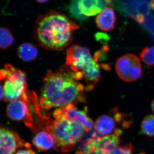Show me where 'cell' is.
<instances>
[{"label": "cell", "mask_w": 154, "mask_h": 154, "mask_svg": "<svg viewBox=\"0 0 154 154\" xmlns=\"http://www.w3.org/2000/svg\"><path fill=\"white\" fill-rule=\"evenodd\" d=\"M141 133L149 137H154V115L145 117L141 125Z\"/></svg>", "instance_id": "cell-18"}, {"label": "cell", "mask_w": 154, "mask_h": 154, "mask_svg": "<svg viewBox=\"0 0 154 154\" xmlns=\"http://www.w3.org/2000/svg\"><path fill=\"white\" fill-rule=\"evenodd\" d=\"M102 136L96 131H92L89 137L82 141L76 154H106L96 144V139Z\"/></svg>", "instance_id": "cell-14"}, {"label": "cell", "mask_w": 154, "mask_h": 154, "mask_svg": "<svg viewBox=\"0 0 154 154\" xmlns=\"http://www.w3.org/2000/svg\"><path fill=\"white\" fill-rule=\"evenodd\" d=\"M32 142L36 148L45 151L54 147L56 140L52 134L43 130L36 135L33 138Z\"/></svg>", "instance_id": "cell-15"}, {"label": "cell", "mask_w": 154, "mask_h": 154, "mask_svg": "<svg viewBox=\"0 0 154 154\" xmlns=\"http://www.w3.org/2000/svg\"><path fill=\"white\" fill-rule=\"evenodd\" d=\"M134 148L131 144L129 143L124 146H119L117 148L108 154H134ZM138 154H145L140 153Z\"/></svg>", "instance_id": "cell-22"}, {"label": "cell", "mask_w": 154, "mask_h": 154, "mask_svg": "<svg viewBox=\"0 0 154 154\" xmlns=\"http://www.w3.org/2000/svg\"><path fill=\"white\" fill-rule=\"evenodd\" d=\"M36 2H38V3H43L46 2H48V0H36Z\"/></svg>", "instance_id": "cell-29"}, {"label": "cell", "mask_w": 154, "mask_h": 154, "mask_svg": "<svg viewBox=\"0 0 154 154\" xmlns=\"http://www.w3.org/2000/svg\"><path fill=\"white\" fill-rule=\"evenodd\" d=\"M79 26L65 15L50 11L37 18L35 30L38 42L46 49L60 51L71 42Z\"/></svg>", "instance_id": "cell-2"}, {"label": "cell", "mask_w": 154, "mask_h": 154, "mask_svg": "<svg viewBox=\"0 0 154 154\" xmlns=\"http://www.w3.org/2000/svg\"><path fill=\"white\" fill-rule=\"evenodd\" d=\"M4 96H5V92H4V88L2 85H1V94H0V96H1V100L4 99Z\"/></svg>", "instance_id": "cell-26"}, {"label": "cell", "mask_w": 154, "mask_h": 154, "mask_svg": "<svg viewBox=\"0 0 154 154\" xmlns=\"http://www.w3.org/2000/svg\"><path fill=\"white\" fill-rule=\"evenodd\" d=\"M1 80L4 84V100L12 102L19 99L28 91L26 75L24 72L15 68L11 64L5 66L1 71Z\"/></svg>", "instance_id": "cell-4"}, {"label": "cell", "mask_w": 154, "mask_h": 154, "mask_svg": "<svg viewBox=\"0 0 154 154\" xmlns=\"http://www.w3.org/2000/svg\"><path fill=\"white\" fill-rule=\"evenodd\" d=\"M96 142L99 149L108 154L118 147L120 143V137L115 134L107 135L96 139Z\"/></svg>", "instance_id": "cell-16"}, {"label": "cell", "mask_w": 154, "mask_h": 154, "mask_svg": "<svg viewBox=\"0 0 154 154\" xmlns=\"http://www.w3.org/2000/svg\"><path fill=\"white\" fill-rule=\"evenodd\" d=\"M18 56L25 62L35 60L38 55V51L35 45L30 43H24L19 46L17 51Z\"/></svg>", "instance_id": "cell-17"}, {"label": "cell", "mask_w": 154, "mask_h": 154, "mask_svg": "<svg viewBox=\"0 0 154 154\" xmlns=\"http://www.w3.org/2000/svg\"><path fill=\"white\" fill-rule=\"evenodd\" d=\"M150 7L151 10L154 11V0H151L150 2Z\"/></svg>", "instance_id": "cell-28"}, {"label": "cell", "mask_w": 154, "mask_h": 154, "mask_svg": "<svg viewBox=\"0 0 154 154\" xmlns=\"http://www.w3.org/2000/svg\"><path fill=\"white\" fill-rule=\"evenodd\" d=\"M138 59L136 56L130 54L122 56L119 59L116 64L115 69L120 79L128 82L130 72Z\"/></svg>", "instance_id": "cell-13"}, {"label": "cell", "mask_w": 154, "mask_h": 154, "mask_svg": "<svg viewBox=\"0 0 154 154\" xmlns=\"http://www.w3.org/2000/svg\"><path fill=\"white\" fill-rule=\"evenodd\" d=\"M78 81L74 72L66 67L57 71H48L39 97L41 108L48 110L79 102L85 103V88Z\"/></svg>", "instance_id": "cell-1"}, {"label": "cell", "mask_w": 154, "mask_h": 154, "mask_svg": "<svg viewBox=\"0 0 154 154\" xmlns=\"http://www.w3.org/2000/svg\"><path fill=\"white\" fill-rule=\"evenodd\" d=\"M16 154H38L30 148L22 149L17 152Z\"/></svg>", "instance_id": "cell-25"}, {"label": "cell", "mask_w": 154, "mask_h": 154, "mask_svg": "<svg viewBox=\"0 0 154 154\" xmlns=\"http://www.w3.org/2000/svg\"><path fill=\"white\" fill-rule=\"evenodd\" d=\"M151 0H119L118 8L125 16L143 14L146 16L150 15L151 9L150 2Z\"/></svg>", "instance_id": "cell-10"}, {"label": "cell", "mask_w": 154, "mask_h": 154, "mask_svg": "<svg viewBox=\"0 0 154 154\" xmlns=\"http://www.w3.org/2000/svg\"><path fill=\"white\" fill-rule=\"evenodd\" d=\"M95 61L87 48L74 45L69 48L66 52V64L75 73L83 75Z\"/></svg>", "instance_id": "cell-6"}, {"label": "cell", "mask_w": 154, "mask_h": 154, "mask_svg": "<svg viewBox=\"0 0 154 154\" xmlns=\"http://www.w3.org/2000/svg\"><path fill=\"white\" fill-rule=\"evenodd\" d=\"M95 131L102 135L113 134L120 137L123 132L119 124L113 116L109 113L108 115H103L96 119L94 125Z\"/></svg>", "instance_id": "cell-11"}, {"label": "cell", "mask_w": 154, "mask_h": 154, "mask_svg": "<svg viewBox=\"0 0 154 154\" xmlns=\"http://www.w3.org/2000/svg\"><path fill=\"white\" fill-rule=\"evenodd\" d=\"M95 22L100 30L110 31L115 28L116 16L114 10L111 8H105L96 17Z\"/></svg>", "instance_id": "cell-12"}, {"label": "cell", "mask_w": 154, "mask_h": 154, "mask_svg": "<svg viewBox=\"0 0 154 154\" xmlns=\"http://www.w3.org/2000/svg\"><path fill=\"white\" fill-rule=\"evenodd\" d=\"M53 115L54 119L63 118L79 123L85 127L86 132L91 131L94 126V122L88 116L87 107L83 110H79L74 104H69L54 110Z\"/></svg>", "instance_id": "cell-7"}, {"label": "cell", "mask_w": 154, "mask_h": 154, "mask_svg": "<svg viewBox=\"0 0 154 154\" xmlns=\"http://www.w3.org/2000/svg\"><path fill=\"white\" fill-rule=\"evenodd\" d=\"M142 73L140 60L138 59L135 63L128 76V82H134L140 78Z\"/></svg>", "instance_id": "cell-21"}, {"label": "cell", "mask_w": 154, "mask_h": 154, "mask_svg": "<svg viewBox=\"0 0 154 154\" xmlns=\"http://www.w3.org/2000/svg\"><path fill=\"white\" fill-rule=\"evenodd\" d=\"M151 108L153 112L154 113V99L153 100L151 104Z\"/></svg>", "instance_id": "cell-30"}, {"label": "cell", "mask_w": 154, "mask_h": 154, "mask_svg": "<svg viewBox=\"0 0 154 154\" xmlns=\"http://www.w3.org/2000/svg\"><path fill=\"white\" fill-rule=\"evenodd\" d=\"M14 42V38L12 33L8 28L2 27L0 30V47L6 49L11 47Z\"/></svg>", "instance_id": "cell-19"}, {"label": "cell", "mask_w": 154, "mask_h": 154, "mask_svg": "<svg viewBox=\"0 0 154 154\" xmlns=\"http://www.w3.org/2000/svg\"><path fill=\"white\" fill-rule=\"evenodd\" d=\"M0 154H14L17 149L25 147L30 148V144L25 143L15 131L1 127L0 131Z\"/></svg>", "instance_id": "cell-9"}, {"label": "cell", "mask_w": 154, "mask_h": 154, "mask_svg": "<svg viewBox=\"0 0 154 154\" xmlns=\"http://www.w3.org/2000/svg\"><path fill=\"white\" fill-rule=\"evenodd\" d=\"M105 4L109 6H112L114 2V0H104Z\"/></svg>", "instance_id": "cell-27"}, {"label": "cell", "mask_w": 154, "mask_h": 154, "mask_svg": "<svg viewBox=\"0 0 154 154\" xmlns=\"http://www.w3.org/2000/svg\"><path fill=\"white\" fill-rule=\"evenodd\" d=\"M134 19L140 25H142L144 24L146 19V16L143 14H138L137 15H131L129 17Z\"/></svg>", "instance_id": "cell-23"}, {"label": "cell", "mask_w": 154, "mask_h": 154, "mask_svg": "<svg viewBox=\"0 0 154 154\" xmlns=\"http://www.w3.org/2000/svg\"><path fill=\"white\" fill-rule=\"evenodd\" d=\"M141 60L144 63L147 67L154 66V46L143 48L139 54Z\"/></svg>", "instance_id": "cell-20"}, {"label": "cell", "mask_w": 154, "mask_h": 154, "mask_svg": "<svg viewBox=\"0 0 154 154\" xmlns=\"http://www.w3.org/2000/svg\"><path fill=\"white\" fill-rule=\"evenodd\" d=\"M96 38L98 40L100 41H107L108 39H109V37L106 35V34L103 33H98L96 34Z\"/></svg>", "instance_id": "cell-24"}, {"label": "cell", "mask_w": 154, "mask_h": 154, "mask_svg": "<svg viewBox=\"0 0 154 154\" xmlns=\"http://www.w3.org/2000/svg\"><path fill=\"white\" fill-rule=\"evenodd\" d=\"M105 7L104 0H72L69 12L76 19L84 20L99 14Z\"/></svg>", "instance_id": "cell-8"}, {"label": "cell", "mask_w": 154, "mask_h": 154, "mask_svg": "<svg viewBox=\"0 0 154 154\" xmlns=\"http://www.w3.org/2000/svg\"><path fill=\"white\" fill-rule=\"evenodd\" d=\"M30 92L27 91L21 98L10 102L7 109V114L11 120L22 121L32 131L36 132L38 128L34 123L31 112Z\"/></svg>", "instance_id": "cell-5"}, {"label": "cell", "mask_w": 154, "mask_h": 154, "mask_svg": "<svg viewBox=\"0 0 154 154\" xmlns=\"http://www.w3.org/2000/svg\"><path fill=\"white\" fill-rule=\"evenodd\" d=\"M42 129L52 134L56 140L54 148L62 153L72 150L86 132L82 125L61 118L55 119L53 121L48 119Z\"/></svg>", "instance_id": "cell-3"}]
</instances>
